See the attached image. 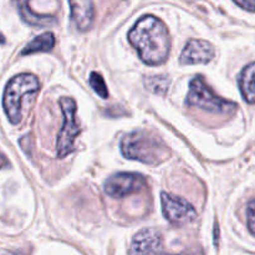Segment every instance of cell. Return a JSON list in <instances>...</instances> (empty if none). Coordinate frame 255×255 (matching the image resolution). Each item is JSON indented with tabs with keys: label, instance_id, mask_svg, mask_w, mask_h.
<instances>
[{
	"label": "cell",
	"instance_id": "obj_1",
	"mask_svg": "<svg viewBox=\"0 0 255 255\" xmlns=\"http://www.w3.org/2000/svg\"><path fill=\"white\" fill-rule=\"evenodd\" d=\"M128 41L144 64H163L171 50V36L161 19L147 15L139 19L128 32Z\"/></svg>",
	"mask_w": 255,
	"mask_h": 255
},
{
	"label": "cell",
	"instance_id": "obj_2",
	"mask_svg": "<svg viewBox=\"0 0 255 255\" xmlns=\"http://www.w3.org/2000/svg\"><path fill=\"white\" fill-rule=\"evenodd\" d=\"M121 149L127 158L153 166L162 163L169 156V149L166 144L158 137L144 131L126 134L121 141Z\"/></svg>",
	"mask_w": 255,
	"mask_h": 255
},
{
	"label": "cell",
	"instance_id": "obj_3",
	"mask_svg": "<svg viewBox=\"0 0 255 255\" xmlns=\"http://www.w3.org/2000/svg\"><path fill=\"white\" fill-rule=\"evenodd\" d=\"M39 90V79L32 74H20L7 82L2 97V106L12 125H19L24 117V100L27 97H34Z\"/></svg>",
	"mask_w": 255,
	"mask_h": 255
},
{
	"label": "cell",
	"instance_id": "obj_4",
	"mask_svg": "<svg viewBox=\"0 0 255 255\" xmlns=\"http://www.w3.org/2000/svg\"><path fill=\"white\" fill-rule=\"evenodd\" d=\"M186 102L189 106L197 107L211 114L229 115L237 110V104L222 99L214 94L201 76L194 77L189 84V92Z\"/></svg>",
	"mask_w": 255,
	"mask_h": 255
},
{
	"label": "cell",
	"instance_id": "obj_5",
	"mask_svg": "<svg viewBox=\"0 0 255 255\" xmlns=\"http://www.w3.org/2000/svg\"><path fill=\"white\" fill-rule=\"evenodd\" d=\"M60 107L64 115L62 128L57 136L56 148L60 158L71 153L75 148V139L80 133V124L76 116V102L71 97H61Z\"/></svg>",
	"mask_w": 255,
	"mask_h": 255
},
{
	"label": "cell",
	"instance_id": "obj_6",
	"mask_svg": "<svg viewBox=\"0 0 255 255\" xmlns=\"http://www.w3.org/2000/svg\"><path fill=\"white\" fill-rule=\"evenodd\" d=\"M162 212L163 216L172 226L182 227L192 223L197 218V211L189 202L181 197L172 196L169 193H162Z\"/></svg>",
	"mask_w": 255,
	"mask_h": 255
},
{
	"label": "cell",
	"instance_id": "obj_7",
	"mask_svg": "<svg viewBox=\"0 0 255 255\" xmlns=\"http://www.w3.org/2000/svg\"><path fill=\"white\" fill-rule=\"evenodd\" d=\"M146 186V178L138 173H121L110 177L105 184V192L114 198H124L139 192Z\"/></svg>",
	"mask_w": 255,
	"mask_h": 255
},
{
	"label": "cell",
	"instance_id": "obj_8",
	"mask_svg": "<svg viewBox=\"0 0 255 255\" xmlns=\"http://www.w3.org/2000/svg\"><path fill=\"white\" fill-rule=\"evenodd\" d=\"M216 55L213 45L206 40L191 39L182 51L179 62L182 65L207 64Z\"/></svg>",
	"mask_w": 255,
	"mask_h": 255
},
{
	"label": "cell",
	"instance_id": "obj_9",
	"mask_svg": "<svg viewBox=\"0 0 255 255\" xmlns=\"http://www.w3.org/2000/svg\"><path fill=\"white\" fill-rule=\"evenodd\" d=\"M163 252L162 234L154 228H147L138 232L132 241L131 254H151Z\"/></svg>",
	"mask_w": 255,
	"mask_h": 255
},
{
	"label": "cell",
	"instance_id": "obj_10",
	"mask_svg": "<svg viewBox=\"0 0 255 255\" xmlns=\"http://www.w3.org/2000/svg\"><path fill=\"white\" fill-rule=\"evenodd\" d=\"M71 19L79 30L90 29L95 19V7L92 0H69Z\"/></svg>",
	"mask_w": 255,
	"mask_h": 255
},
{
	"label": "cell",
	"instance_id": "obj_11",
	"mask_svg": "<svg viewBox=\"0 0 255 255\" xmlns=\"http://www.w3.org/2000/svg\"><path fill=\"white\" fill-rule=\"evenodd\" d=\"M239 89L242 96L248 104H255V62L246 66L239 76Z\"/></svg>",
	"mask_w": 255,
	"mask_h": 255
},
{
	"label": "cell",
	"instance_id": "obj_12",
	"mask_svg": "<svg viewBox=\"0 0 255 255\" xmlns=\"http://www.w3.org/2000/svg\"><path fill=\"white\" fill-rule=\"evenodd\" d=\"M55 36L52 32H44V34L39 35L35 39H32L29 44L26 45L24 50L21 51V55H30L35 54V52H42L49 51L55 46Z\"/></svg>",
	"mask_w": 255,
	"mask_h": 255
},
{
	"label": "cell",
	"instance_id": "obj_13",
	"mask_svg": "<svg viewBox=\"0 0 255 255\" xmlns=\"http://www.w3.org/2000/svg\"><path fill=\"white\" fill-rule=\"evenodd\" d=\"M144 82H146V87H148L151 91L156 94H164L168 89L169 80L164 76H153L147 77Z\"/></svg>",
	"mask_w": 255,
	"mask_h": 255
},
{
	"label": "cell",
	"instance_id": "obj_14",
	"mask_svg": "<svg viewBox=\"0 0 255 255\" xmlns=\"http://www.w3.org/2000/svg\"><path fill=\"white\" fill-rule=\"evenodd\" d=\"M89 82L90 85H91L92 89H94V91L96 92L100 97H102V99H107V97H109V90H107L105 80L101 75L97 74V72H92V74L90 75Z\"/></svg>",
	"mask_w": 255,
	"mask_h": 255
},
{
	"label": "cell",
	"instance_id": "obj_15",
	"mask_svg": "<svg viewBox=\"0 0 255 255\" xmlns=\"http://www.w3.org/2000/svg\"><path fill=\"white\" fill-rule=\"evenodd\" d=\"M247 223L251 233L255 236V199L249 203L248 209H247Z\"/></svg>",
	"mask_w": 255,
	"mask_h": 255
},
{
	"label": "cell",
	"instance_id": "obj_16",
	"mask_svg": "<svg viewBox=\"0 0 255 255\" xmlns=\"http://www.w3.org/2000/svg\"><path fill=\"white\" fill-rule=\"evenodd\" d=\"M234 2L248 11L255 12V0H234Z\"/></svg>",
	"mask_w": 255,
	"mask_h": 255
},
{
	"label": "cell",
	"instance_id": "obj_17",
	"mask_svg": "<svg viewBox=\"0 0 255 255\" xmlns=\"http://www.w3.org/2000/svg\"><path fill=\"white\" fill-rule=\"evenodd\" d=\"M6 164H7V159L5 158L4 154L0 153V168H2V167L6 166Z\"/></svg>",
	"mask_w": 255,
	"mask_h": 255
}]
</instances>
